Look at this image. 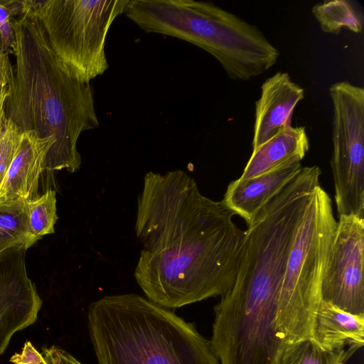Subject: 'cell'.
Returning a JSON list of instances; mask_svg holds the SVG:
<instances>
[{
	"instance_id": "obj_7",
	"label": "cell",
	"mask_w": 364,
	"mask_h": 364,
	"mask_svg": "<svg viewBox=\"0 0 364 364\" xmlns=\"http://www.w3.org/2000/svg\"><path fill=\"white\" fill-rule=\"evenodd\" d=\"M331 159L338 217L364 219V88L347 80L332 84Z\"/></svg>"
},
{
	"instance_id": "obj_25",
	"label": "cell",
	"mask_w": 364,
	"mask_h": 364,
	"mask_svg": "<svg viewBox=\"0 0 364 364\" xmlns=\"http://www.w3.org/2000/svg\"><path fill=\"white\" fill-rule=\"evenodd\" d=\"M13 364V363H12Z\"/></svg>"
},
{
	"instance_id": "obj_23",
	"label": "cell",
	"mask_w": 364,
	"mask_h": 364,
	"mask_svg": "<svg viewBox=\"0 0 364 364\" xmlns=\"http://www.w3.org/2000/svg\"><path fill=\"white\" fill-rule=\"evenodd\" d=\"M9 54L4 53L0 46V103L6 98L11 64Z\"/></svg>"
},
{
	"instance_id": "obj_3",
	"label": "cell",
	"mask_w": 364,
	"mask_h": 364,
	"mask_svg": "<svg viewBox=\"0 0 364 364\" xmlns=\"http://www.w3.org/2000/svg\"><path fill=\"white\" fill-rule=\"evenodd\" d=\"M87 318L98 364H220L193 324L139 294L105 296Z\"/></svg>"
},
{
	"instance_id": "obj_13",
	"label": "cell",
	"mask_w": 364,
	"mask_h": 364,
	"mask_svg": "<svg viewBox=\"0 0 364 364\" xmlns=\"http://www.w3.org/2000/svg\"><path fill=\"white\" fill-rule=\"evenodd\" d=\"M304 127L289 126L252 149L240 180L251 178L284 164L301 161L309 149Z\"/></svg>"
},
{
	"instance_id": "obj_20",
	"label": "cell",
	"mask_w": 364,
	"mask_h": 364,
	"mask_svg": "<svg viewBox=\"0 0 364 364\" xmlns=\"http://www.w3.org/2000/svg\"><path fill=\"white\" fill-rule=\"evenodd\" d=\"M12 20L7 9L0 3V46L9 55L13 54L16 44Z\"/></svg>"
},
{
	"instance_id": "obj_14",
	"label": "cell",
	"mask_w": 364,
	"mask_h": 364,
	"mask_svg": "<svg viewBox=\"0 0 364 364\" xmlns=\"http://www.w3.org/2000/svg\"><path fill=\"white\" fill-rule=\"evenodd\" d=\"M311 338L318 347L331 351L364 344V314L355 315L321 301L316 312Z\"/></svg>"
},
{
	"instance_id": "obj_19",
	"label": "cell",
	"mask_w": 364,
	"mask_h": 364,
	"mask_svg": "<svg viewBox=\"0 0 364 364\" xmlns=\"http://www.w3.org/2000/svg\"><path fill=\"white\" fill-rule=\"evenodd\" d=\"M22 134L5 118L0 127V186L18 149Z\"/></svg>"
},
{
	"instance_id": "obj_10",
	"label": "cell",
	"mask_w": 364,
	"mask_h": 364,
	"mask_svg": "<svg viewBox=\"0 0 364 364\" xmlns=\"http://www.w3.org/2000/svg\"><path fill=\"white\" fill-rule=\"evenodd\" d=\"M304 97V90L287 72H277L263 82L255 102L252 149L291 126L294 110Z\"/></svg>"
},
{
	"instance_id": "obj_2",
	"label": "cell",
	"mask_w": 364,
	"mask_h": 364,
	"mask_svg": "<svg viewBox=\"0 0 364 364\" xmlns=\"http://www.w3.org/2000/svg\"><path fill=\"white\" fill-rule=\"evenodd\" d=\"M12 23L15 63L4 104V118L21 134L53 140L44 171L73 173L82 162L77 149L80 134L99 126L92 87L70 73L30 10L24 7Z\"/></svg>"
},
{
	"instance_id": "obj_1",
	"label": "cell",
	"mask_w": 364,
	"mask_h": 364,
	"mask_svg": "<svg viewBox=\"0 0 364 364\" xmlns=\"http://www.w3.org/2000/svg\"><path fill=\"white\" fill-rule=\"evenodd\" d=\"M234 215L182 170L146 173L134 228L143 248L134 275L146 298L175 309L225 294L245 235Z\"/></svg>"
},
{
	"instance_id": "obj_21",
	"label": "cell",
	"mask_w": 364,
	"mask_h": 364,
	"mask_svg": "<svg viewBox=\"0 0 364 364\" xmlns=\"http://www.w3.org/2000/svg\"><path fill=\"white\" fill-rule=\"evenodd\" d=\"M9 361L13 364H48L29 341L25 342L21 351L13 355Z\"/></svg>"
},
{
	"instance_id": "obj_9",
	"label": "cell",
	"mask_w": 364,
	"mask_h": 364,
	"mask_svg": "<svg viewBox=\"0 0 364 364\" xmlns=\"http://www.w3.org/2000/svg\"><path fill=\"white\" fill-rule=\"evenodd\" d=\"M27 249L15 246L0 252V355L13 336L33 324L42 300L28 277Z\"/></svg>"
},
{
	"instance_id": "obj_8",
	"label": "cell",
	"mask_w": 364,
	"mask_h": 364,
	"mask_svg": "<svg viewBox=\"0 0 364 364\" xmlns=\"http://www.w3.org/2000/svg\"><path fill=\"white\" fill-rule=\"evenodd\" d=\"M364 219L338 217L321 284L323 302L352 314H364Z\"/></svg>"
},
{
	"instance_id": "obj_4",
	"label": "cell",
	"mask_w": 364,
	"mask_h": 364,
	"mask_svg": "<svg viewBox=\"0 0 364 364\" xmlns=\"http://www.w3.org/2000/svg\"><path fill=\"white\" fill-rule=\"evenodd\" d=\"M124 14L147 33L178 38L205 50L232 80L263 74L280 55L257 26L212 2L129 0Z\"/></svg>"
},
{
	"instance_id": "obj_6",
	"label": "cell",
	"mask_w": 364,
	"mask_h": 364,
	"mask_svg": "<svg viewBox=\"0 0 364 364\" xmlns=\"http://www.w3.org/2000/svg\"><path fill=\"white\" fill-rule=\"evenodd\" d=\"M129 0H23L70 73L90 82L109 68L105 45L114 20Z\"/></svg>"
},
{
	"instance_id": "obj_17",
	"label": "cell",
	"mask_w": 364,
	"mask_h": 364,
	"mask_svg": "<svg viewBox=\"0 0 364 364\" xmlns=\"http://www.w3.org/2000/svg\"><path fill=\"white\" fill-rule=\"evenodd\" d=\"M358 348L348 346L326 351L312 338H306L286 343L277 364H346Z\"/></svg>"
},
{
	"instance_id": "obj_18",
	"label": "cell",
	"mask_w": 364,
	"mask_h": 364,
	"mask_svg": "<svg viewBox=\"0 0 364 364\" xmlns=\"http://www.w3.org/2000/svg\"><path fill=\"white\" fill-rule=\"evenodd\" d=\"M55 194V191L50 189L41 196L28 200L29 227L37 240L54 232L58 220Z\"/></svg>"
},
{
	"instance_id": "obj_16",
	"label": "cell",
	"mask_w": 364,
	"mask_h": 364,
	"mask_svg": "<svg viewBox=\"0 0 364 364\" xmlns=\"http://www.w3.org/2000/svg\"><path fill=\"white\" fill-rule=\"evenodd\" d=\"M311 12L325 33L338 35L343 28L356 33L363 31V14L353 1H323L315 4Z\"/></svg>"
},
{
	"instance_id": "obj_12",
	"label": "cell",
	"mask_w": 364,
	"mask_h": 364,
	"mask_svg": "<svg viewBox=\"0 0 364 364\" xmlns=\"http://www.w3.org/2000/svg\"><path fill=\"white\" fill-rule=\"evenodd\" d=\"M53 143L51 139H40L33 133L22 134L17 152L0 186V202L38 198L44 159Z\"/></svg>"
},
{
	"instance_id": "obj_15",
	"label": "cell",
	"mask_w": 364,
	"mask_h": 364,
	"mask_svg": "<svg viewBox=\"0 0 364 364\" xmlns=\"http://www.w3.org/2000/svg\"><path fill=\"white\" fill-rule=\"evenodd\" d=\"M37 241L29 227L28 200L0 202V252L15 246L28 250Z\"/></svg>"
},
{
	"instance_id": "obj_22",
	"label": "cell",
	"mask_w": 364,
	"mask_h": 364,
	"mask_svg": "<svg viewBox=\"0 0 364 364\" xmlns=\"http://www.w3.org/2000/svg\"><path fill=\"white\" fill-rule=\"evenodd\" d=\"M42 354L48 364H82L68 352L57 346L43 348Z\"/></svg>"
},
{
	"instance_id": "obj_5",
	"label": "cell",
	"mask_w": 364,
	"mask_h": 364,
	"mask_svg": "<svg viewBox=\"0 0 364 364\" xmlns=\"http://www.w3.org/2000/svg\"><path fill=\"white\" fill-rule=\"evenodd\" d=\"M337 221L328 194L318 184L309 198L289 252L276 315L286 343L311 338L321 284Z\"/></svg>"
},
{
	"instance_id": "obj_24",
	"label": "cell",
	"mask_w": 364,
	"mask_h": 364,
	"mask_svg": "<svg viewBox=\"0 0 364 364\" xmlns=\"http://www.w3.org/2000/svg\"><path fill=\"white\" fill-rule=\"evenodd\" d=\"M5 99L1 101L0 103V127L1 126L2 122L4 118V104Z\"/></svg>"
},
{
	"instance_id": "obj_11",
	"label": "cell",
	"mask_w": 364,
	"mask_h": 364,
	"mask_svg": "<svg viewBox=\"0 0 364 364\" xmlns=\"http://www.w3.org/2000/svg\"><path fill=\"white\" fill-rule=\"evenodd\" d=\"M302 167L301 161L284 164L257 176L232 181L220 201L250 225L263 205L277 194Z\"/></svg>"
}]
</instances>
